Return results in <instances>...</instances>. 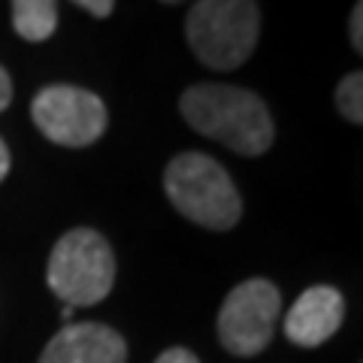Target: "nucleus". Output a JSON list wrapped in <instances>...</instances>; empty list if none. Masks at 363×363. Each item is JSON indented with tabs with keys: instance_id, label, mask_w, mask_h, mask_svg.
Instances as JSON below:
<instances>
[{
	"instance_id": "nucleus-1",
	"label": "nucleus",
	"mask_w": 363,
	"mask_h": 363,
	"mask_svg": "<svg viewBox=\"0 0 363 363\" xmlns=\"http://www.w3.org/2000/svg\"><path fill=\"white\" fill-rule=\"evenodd\" d=\"M179 109L194 130L245 157L264 155L276 136L267 104L255 91L236 85H191L182 94Z\"/></svg>"
},
{
	"instance_id": "nucleus-2",
	"label": "nucleus",
	"mask_w": 363,
	"mask_h": 363,
	"mask_svg": "<svg viewBox=\"0 0 363 363\" xmlns=\"http://www.w3.org/2000/svg\"><path fill=\"white\" fill-rule=\"evenodd\" d=\"M164 188L169 203L200 227L230 230L242 218V200L227 169L200 152H182L167 164Z\"/></svg>"
},
{
	"instance_id": "nucleus-3",
	"label": "nucleus",
	"mask_w": 363,
	"mask_h": 363,
	"mask_svg": "<svg viewBox=\"0 0 363 363\" xmlns=\"http://www.w3.org/2000/svg\"><path fill=\"white\" fill-rule=\"evenodd\" d=\"M188 45L209 70H236L252 58L260 13L255 0H197L185 21Z\"/></svg>"
},
{
	"instance_id": "nucleus-4",
	"label": "nucleus",
	"mask_w": 363,
	"mask_h": 363,
	"mask_svg": "<svg viewBox=\"0 0 363 363\" xmlns=\"http://www.w3.org/2000/svg\"><path fill=\"white\" fill-rule=\"evenodd\" d=\"M49 288L67 306H94L116 285V257L109 242L91 227L64 233L49 257Z\"/></svg>"
},
{
	"instance_id": "nucleus-5",
	"label": "nucleus",
	"mask_w": 363,
	"mask_h": 363,
	"mask_svg": "<svg viewBox=\"0 0 363 363\" xmlns=\"http://www.w3.org/2000/svg\"><path fill=\"white\" fill-rule=\"evenodd\" d=\"M281 294L267 279H248L236 285L218 312V339L230 354H260L276 330Z\"/></svg>"
},
{
	"instance_id": "nucleus-6",
	"label": "nucleus",
	"mask_w": 363,
	"mask_h": 363,
	"mask_svg": "<svg viewBox=\"0 0 363 363\" xmlns=\"http://www.w3.org/2000/svg\"><path fill=\"white\" fill-rule=\"evenodd\" d=\"M30 118L45 140L85 149L97 143L106 130V106L94 91L76 85H49L30 104Z\"/></svg>"
},
{
	"instance_id": "nucleus-7",
	"label": "nucleus",
	"mask_w": 363,
	"mask_h": 363,
	"mask_svg": "<svg viewBox=\"0 0 363 363\" xmlns=\"http://www.w3.org/2000/svg\"><path fill=\"white\" fill-rule=\"evenodd\" d=\"M345 318V300L342 294L330 285H315L303 291L297 303L285 315V336L294 345L315 348L327 342Z\"/></svg>"
},
{
	"instance_id": "nucleus-8",
	"label": "nucleus",
	"mask_w": 363,
	"mask_h": 363,
	"mask_svg": "<svg viewBox=\"0 0 363 363\" xmlns=\"http://www.w3.org/2000/svg\"><path fill=\"white\" fill-rule=\"evenodd\" d=\"M40 363H128V342L106 324H67Z\"/></svg>"
},
{
	"instance_id": "nucleus-9",
	"label": "nucleus",
	"mask_w": 363,
	"mask_h": 363,
	"mask_svg": "<svg viewBox=\"0 0 363 363\" xmlns=\"http://www.w3.org/2000/svg\"><path fill=\"white\" fill-rule=\"evenodd\" d=\"M13 28L28 43L49 40L58 28V0H13Z\"/></svg>"
},
{
	"instance_id": "nucleus-10",
	"label": "nucleus",
	"mask_w": 363,
	"mask_h": 363,
	"mask_svg": "<svg viewBox=\"0 0 363 363\" xmlns=\"http://www.w3.org/2000/svg\"><path fill=\"white\" fill-rule=\"evenodd\" d=\"M336 106H339V112H342L351 124L363 121V76L357 70L348 73L342 82H339V88H336Z\"/></svg>"
},
{
	"instance_id": "nucleus-11",
	"label": "nucleus",
	"mask_w": 363,
	"mask_h": 363,
	"mask_svg": "<svg viewBox=\"0 0 363 363\" xmlns=\"http://www.w3.org/2000/svg\"><path fill=\"white\" fill-rule=\"evenodd\" d=\"M360 21H363V4L357 0L354 4V13H351V25H348V33H351V45L360 52L363 49V28H360Z\"/></svg>"
},
{
	"instance_id": "nucleus-12",
	"label": "nucleus",
	"mask_w": 363,
	"mask_h": 363,
	"mask_svg": "<svg viewBox=\"0 0 363 363\" xmlns=\"http://www.w3.org/2000/svg\"><path fill=\"white\" fill-rule=\"evenodd\" d=\"M76 6H82L85 13L97 16V18H106L112 13V6H116V0H73Z\"/></svg>"
},
{
	"instance_id": "nucleus-13",
	"label": "nucleus",
	"mask_w": 363,
	"mask_h": 363,
	"mask_svg": "<svg viewBox=\"0 0 363 363\" xmlns=\"http://www.w3.org/2000/svg\"><path fill=\"white\" fill-rule=\"evenodd\" d=\"M155 363H200L188 348H167Z\"/></svg>"
},
{
	"instance_id": "nucleus-14",
	"label": "nucleus",
	"mask_w": 363,
	"mask_h": 363,
	"mask_svg": "<svg viewBox=\"0 0 363 363\" xmlns=\"http://www.w3.org/2000/svg\"><path fill=\"white\" fill-rule=\"evenodd\" d=\"M9 100H13V82H9V73L0 67V112L9 106Z\"/></svg>"
},
{
	"instance_id": "nucleus-15",
	"label": "nucleus",
	"mask_w": 363,
	"mask_h": 363,
	"mask_svg": "<svg viewBox=\"0 0 363 363\" xmlns=\"http://www.w3.org/2000/svg\"><path fill=\"white\" fill-rule=\"evenodd\" d=\"M6 173H9V149H6V143L0 140V182L6 179Z\"/></svg>"
},
{
	"instance_id": "nucleus-16",
	"label": "nucleus",
	"mask_w": 363,
	"mask_h": 363,
	"mask_svg": "<svg viewBox=\"0 0 363 363\" xmlns=\"http://www.w3.org/2000/svg\"><path fill=\"white\" fill-rule=\"evenodd\" d=\"M164 4H179V0H164Z\"/></svg>"
}]
</instances>
